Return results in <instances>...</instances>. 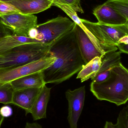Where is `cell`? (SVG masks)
Segmentation results:
<instances>
[{
  "label": "cell",
  "instance_id": "12",
  "mask_svg": "<svg viewBox=\"0 0 128 128\" xmlns=\"http://www.w3.org/2000/svg\"><path fill=\"white\" fill-rule=\"evenodd\" d=\"M24 14H34L41 12L53 5L52 0H16L10 2Z\"/></svg>",
  "mask_w": 128,
  "mask_h": 128
},
{
  "label": "cell",
  "instance_id": "4",
  "mask_svg": "<svg viewBox=\"0 0 128 128\" xmlns=\"http://www.w3.org/2000/svg\"><path fill=\"white\" fill-rule=\"evenodd\" d=\"M76 23L66 17L58 16L31 29L28 37L36 39L48 46L52 44L72 30Z\"/></svg>",
  "mask_w": 128,
  "mask_h": 128
},
{
  "label": "cell",
  "instance_id": "27",
  "mask_svg": "<svg viewBox=\"0 0 128 128\" xmlns=\"http://www.w3.org/2000/svg\"><path fill=\"white\" fill-rule=\"evenodd\" d=\"M118 49L122 53L128 54V44L127 45L124 44H119L117 46Z\"/></svg>",
  "mask_w": 128,
  "mask_h": 128
},
{
  "label": "cell",
  "instance_id": "8",
  "mask_svg": "<svg viewBox=\"0 0 128 128\" xmlns=\"http://www.w3.org/2000/svg\"><path fill=\"white\" fill-rule=\"evenodd\" d=\"M86 86H81L74 90L66 92L68 102V119L70 128H77L78 122L83 109L86 96Z\"/></svg>",
  "mask_w": 128,
  "mask_h": 128
},
{
  "label": "cell",
  "instance_id": "17",
  "mask_svg": "<svg viewBox=\"0 0 128 128\" xmlns=\"http://www.w3.org/2000/svg\"><path fill=\"white\" fill-rule=\"evenodd\" d=\"M121 53L120 51H115L106 52L101 58L102 63L98 73L112 69L121 63Z\"/></svg>",
  "mask_w": 128,
  "mask_h": 128
},
{
  "label": "cell",
  "instance_id": "33",
  "mask_svg": "<svg viewBox=\"0 0 128 128\" xmlns=\"http://www.w3.org/2000/svg\"><path fill=\"white\" fill-rule=\"evenodd\" d=\"M16 0H0V1H1L9 3H10V2H12Z\"/></svg>",
  "mask_w": 128,
  "mask_h": 128
},
{
  "label": "cell",
  "instance_id": "1",
  "mask_svg": "<svg viewBox=\"0 0 128 128\" xmlns=\"http://www.w3.org/2000/svg\"><path fill=\"white\" fill-rule=\"evenodd\" d=\"M48 57L56 59L42 71L46 84L62 83L82 69L86 64L78 46L74 28L50 45Z\"/></svg>",
  "mask_w": 128,
  "mask_h": 128
},
{
  "label": "cell",
  "instance_id": "2",
  "mask_svg": "<svg viewBox=\"0 0 128 128\" xmlns=\"http://www.w3.org/2000/svg\"><path fill=\"white\" fill-rule=\"evenodd\" d=\"M90 91L100 100H105L119 106L128 100V70L122 63L111 69L110 77L100 83L92 82Z\"/></svg>",
  "mask_w": 128,
  "mask_h": 128
},
{
  "label": "cell",
  "instance_id": "11",
  "mask_svg": "<svg viewBox=\"0 0 128 128\" xmlns=\"http://www.w3.org/2000/svg\"><path fill=\"white\" fill-rule=\"evenodd\" d=\"M41 88H30L14 91L12 104L24 110L26 115L30 114L41 91Z\"/></svg>",
  "mask_w": 128,
  "mask_h": 128
},
{
  "label": "cell",
  "instance_id": "9",
  "mask_svg": "<svg viewBox=\"0 0 128 128\" xmlns=\"http://www.w3.org/2000/svg\"><path fill=\"white\" fill-rule=\"evenodd\" d=\"M74 32L79 51L85 64H88L96 57L102 58L105 54L95 46L84 30L77 24L74 27Z\"/></svg>",
  "mask_w": 128,
  "mask_h": 128
},
{
  "label": "cell",
  "instance_id": "15",
  "mask_svg": "<svg viewBox=\"0 0 128 128\" xmlns=\"http://www.w3.org/2000/svg\"><path fill=\"white\" fill-rule=\"evenodd\" d=\"M40 43L36 39L28 37L11 34L0 38V56L2 55L13 48L27 43Z\"/></svg>",
  "mask_w": 128,
  "mask_h": 128
},
{
  "label": "cell",
  "instance_id": "28",
  "mask_svg": "<svg viewBox=\"0 0 128 128\" xmlns=\"http://www.w3.org/2000/svg\"><path fill=\"white\" fill-rule=\"evenodd\" d=\"M24 128H42V126L37 122H27Z\"/></svg>",
  "mask_w": 128,
  "mask_h": 128
},
{
  "label": "cell",
  "instance_id": "16",
  "mask_svg": "<svg viewBox=\"0 0 128 128\" xmlns=\"http://www.w3.org/2000/svg\"><path fill=\"white\" fill-rule=\"evenodd\" d=\"M101 58L96 57L86 64L79 72L77 79H80L81 82L92 78L97 74L101 64Z\"/></svg>",
  "mask_w": 128,
  "mask_h": 128
},
{
  "label": "cell",
  "instance_id": "14",
  "mask_svg": "<svg viewBox=\"0 0 128 128\" xmlns=\"http://www.w3.org/2000/svg\"><path fill=\"white\" fill-rule=\"evenodd\" d=\"M14 91L30 88H41L46 85L42 71L28 74L10 82Z\"/></svg>",
  "mask_w": 128,
  "mask_h": 128
},
{
  "label": "cell",
  "instance_id": "19",
  "mask_svg": "<svg viewBox=\"0 0 128 128\" xmlns=\"http://www.w3.org/2000/svg\"><path fill=\"white\" fill-rule=\"evenodd\" d=\"M105 2L128 20V0H108Z\"/></svg>",
  "mask_w": 128,
  "mask_h": 128
},
{
  "label": "cell",
  "instance_id": "24",
  "mask_svg": "<svg viewBox=\"0 0 128 128\" xmlns=\"http://www.w3.org/2000/svg\"><path fill=\"white\" fill-rule=\"evenodd\" d=\"M64 4L70 6L76 12L83 13L84 10L80 5V0H61Z\"/></svg>",
  "mask_w": 128,
  "mask_h": 128
},
{
  "label": "cell",
  "instance_id": "18",
  "mask_svg": "<svg viewBox=\"0 0 128 128\" xmlns=\"http://www.w3.org/2000/svg\"><path fill=\"white\" fill-rule=\"evenodd\" d=\"M14 91L10 83L0 84V103L4 104H12Z\"/></svg>",
  "mask_w": 128,
  "mask_h": 128
},
{
  "label": "cell",
  "instance_id": "20",
  "mask_svg": "<svg viewBox=\"0 0 128 128\" xmlns=\"http://www.w3.org/2000/svg\"><path fill=\"white\" fill-rule=\"evenodd\" d=\"M115 125L116 128H128V105L120 112Z\"/></svg>",
  "mask_w": 128,
  "mask_h": 128
},
{
  "label": "cell",
  "instance_id": "21",
  "mask_svg": "<svg viewBox=\"0 0 128 128\" xmlns=\"http://www.w3.org/2000/svg\"><path fill=\"white\" fill-rule=\"evenodd\" d=\"M15 13H20V12L12 4L0 1V16Z\"/></svg>",
  "mask_w": 128,
  "mask_h": 128
},
{
  "label": "cell",
  "instance_id": "25",
  "mask_svg": "<svg viewBox=\"0 0 128 128\" xmlns=\"http://www.w3.org/2000/svg\"><path fill=\"white\" fill-rule=\"evenodd\" d=\"M12 34V31L4 24L0 17V38Z\"/></svg>",
  "mask_w": 128,
  "mask_h": 128
},
{
  "label": "cell",
  "instance_id": "3",
  "mask_svg": "<svg viewBox=\"0 0 128 128\" xmlns=\"http://www.w3.org/2000/svg\"><path fill=\"white\" fill-rule=\"evenodd\" d=\"M50 46L41 43L22 44L0 56V69L24 65L48 57Z\"/></svg>",
  "mask_w": 128,
  "mask_h": 128
},
{
  "label": "cell",
  "instance_id": "31",
  "mask_svg": "<svg viewBox=\"0 0 128 128\" xmlns=\"http://www.w3.org/2000/svg\"><path fill=\"white\" fill-rule=\"evenodd\" d=\"M53 2V5H55L57 4H64L61 0H52Z\"/></svg>",
  "mask_w": 128,
  "mask_h": 128
},
{
  "label": "cell",
  "instance_id": "22",
  "mask_svg": "<svg viewBox=\"0 0 128 128\" xmlns=\"http://www.w3.org/2000/svg\"><path fill=\"white\" fill-rule=\"evenodd\" d=\"M55 6L58 7L62 10L76 24L79 25L81 23L80 18L78 16L76 12L70 6L66 4H56Z\"/></svg>",
  "mask_w": 128,
  "mask_h": 128
},
{
  "label": "cell",
  "instance_id": "34",
  "mask_svg": "<svg viewBox=\"0 0 128 128\" xmlns=\"http://www.w3.org/2000/svg\"><path fill=\"white\" fill-rule=\"evenodd\" d=\"M125 24L126 26V27H127V28H128V20H127V22H126V23Z\"/></svg>",
  "mask_w": 128,
  "mask_h": 128
},
{
  "label": "cell",
  "instance_id": "13",
  "mask_svg": "<svg viewBox=\"0 0 128 128\" xmlns=\"http://www.w3.org/2000/svg\"><path fill=\"white\" fill-rule=\"evenodd\" d=\"M51 88L44 86L37 98L30 114L34 121L46 118V109L50 97Z\"/></svg>",
  "mask_w": 128,
  "mask_h": 128
},
{
  "label": "cell",
  "instance_id": "23",
  "mask_svg": "<svg viewBox=\"0 0 128 128\" xmlns=\"http://www.w3.org/2000/svg\"><path fill=\"white\" fill-rule=\"evenodd\" d=\"M111 69L98 73L94 77L92 78V82L100 83L104 82L110 77L111 74Z\"/></svg>",
  "mask_w": 128,
  "mask_h": 128
},
{
  "label": "cell",
  "instance_id": "26",
  "mask_svg": "<svg viewBox=\"0 0 128 128\" xmlns=\"http://www.w3.org/2000/svg\"><path fill=\"white\" fill-rule=\"evenodd\" d=\"M12 110L9 106H4L0 109V114L4 117H10L12 116Z\"/></svg>",
  "mask_w": 128,
  "mask_h": 128
},
{
  "label": "cell",
  "instance_id": "6",
  "mask_svg": "<svg viewBox=\"0 0 128 128\" xmlns=\"http://www.w3.org/2000/svg\"><path fill=\"white\" fill-rule=\"evenodd\" d=\"M54 57H47L24 65L6 69H0V84L10 82L20 78L42 72L54 62Z\"/></svg>",
  "mask_w": 128,
  "mask_h": 128
},
{
  "label": "cell",
  "instance_id": "32",
  "mask_svg": "<svg viewBox=\"0 0 128 128\" xmlns=\"http://www.w3.org/2000/svg\"><path fill=\"white\" fill-rule=\"evenodd\" d=\"M4 117L2 116L0 114V128L2 124L3 121H4Z\"/></svg>",
  "mask_w": 128,
  "mask_h": 128
},
{
  "label": "cell",
  "instance_id": "5",
  "mask_svg": "<svg viewBox=\"0 0 128 128\" xmlns=\"http://www.w3.org/2000/svg\"><path fill=\"white\" fill-rule=\"evenodd\" d=\"M80 20L84 27L98 40L106 53L117 51L119 40L128 34V29L125 24L109 25L83 19Z\"/></svg>",
  "mask_w": 128,
  "mask_h": 128
},
{
  "label": "cell",
  "instance_id": "29",
  "mask_svg": "<svg viewBox=\"0 0 128 128\" xmlns=\"http://www.w3.org/2000/svg\"><path fill=\"white\" fill-rule=\"evenodd\" d=\"M119 44H124L125 45L128 44V34L124 36L119 40L118 45Z\"/></svg>",
  "mask_w": 128,
  "mask_h": 128
},
{
  "label": "cell",
  "instance_id": "7",
  "mask_svg": "<svg viewBox=\"0 0 128 128\" xmlns=\"http://www.w3.org/2000/svg\"><path fill=\"white\" fill-rule=\"evenodd\" d=\"M2 22L8 27L13 34L28 37L31 29L37 26V17L34 14L15 13L1 16Z\"/></svg>",
  "mask_w": 128,
  "mask_h": 128
},
{
  "label": "cell",
  "instance_id": "30",
  "mask_svg": "<svg viewBox=\"0 0 128 128\" xmlns=\"http://www.w3.org/2000/svg\"><path fill=\"white\" fill-rule=\"evenodd\" d=\"M104 128H116V125L112 122H106L105 123Z\"/></svg>",
  "mask_w": 128,
  "mask_h": 128
},
{
  "label": "cell",
  "instance_id": "10",
  "mask_svg": "<svg viewBox=\"0 0 128 128\" xmlns=\"http://www.w3.org/2000/svg\"><path fill=\"white\" fill-rule=\"evenodd\" d=\"M92 13L98 22L104 24L122 25L125 24L127 21L122 14L106 2L96 7Z\"/></svg>",
  "mask_w": 128,
  "mask_h": 128
}]
</instances>
